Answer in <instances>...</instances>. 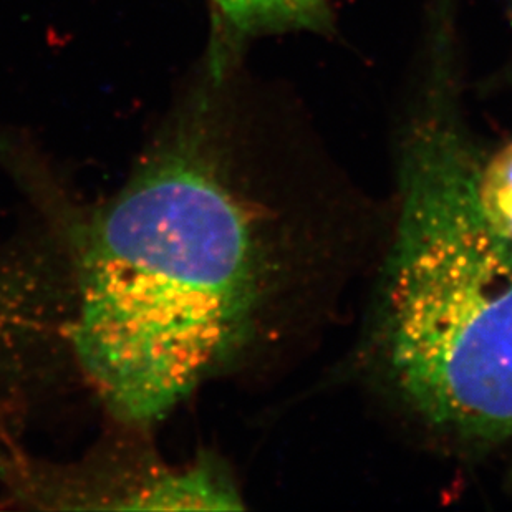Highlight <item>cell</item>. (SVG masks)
<instances>
[{
  "instance_id": "6da1fadb",
  "label": "cell",
  "mask_w": 512,
  "mask_h": 512,
  "mask_svg": "<svg viewBox=\"0 0 512 512\" xmlns=\"http://www.w3.org/2000/svg\"><path fill=\"white\" fill-rule=\"evenodd\" d=\"M305 247L294 211L246 193L196 138L153 156L95 218L78 267L73 345L116 420L155 425L251 345Z\"/></svg>"
},
{
  "instance_id": "7a4b0ae2",
  "label": "cell",
  "mask_w": 512,
  "mask_h": 512,
  "mask_svg": "<svg viewBox=\"0 0 512 512\" xmlns=\"http://www.w3.org/2000/svg\"><path fill=\"white\" fill-rule=\"evenodd\" d=\"M476 161L440 113L406 138L372 340L383 380L416 420L491 448L512 441V242L481 214Z\"/></svg>"
},
{
  "instance_id": "3957f363",
  "label": "cell",
  "mask_w": 512,
  "mask_h": 512,
  "mask_svg": "<svg viewBox=\"0 0 512 512\" xmlns=\"http://www.w3.org/2000/svg\"><path fill=\"white\" fill-rule=\"evenodd\" d=\"M116 509L236 511L244 509L231 474L218 459H198L183 469L158 473L118 498Z\"/></svg>"
},
{
  "instance_id": "277c9868",
  "label": "cell",
  "mask_w": 512,
  "mask_h": 512,
  "mask_svg": "<svg viewBox=\"0 0 512 512\" xmlns=\"http://www.w3.org/2000/svg\"><path fill=\"white\" fill-rule=\"evenodd\" d=\"M244 30L317 29L329 19V0H211Z\"/></svg>"
},
{
  "instance_id": "5b68a950",
  "label": "cell",
  "mask_w": 512,
  "mask_h": 512,
  "mask_svg": "<svg viewBox=\"0 0 512 512\" xmlns=\"http://www.w3.org/2000/svg\"><path fill=\"white\" fill-rule=\"evenodd\" d=\"M474 194L489 228L512 242V141L486 158L478 156Z\"/></svg>"
}]
</instances>
